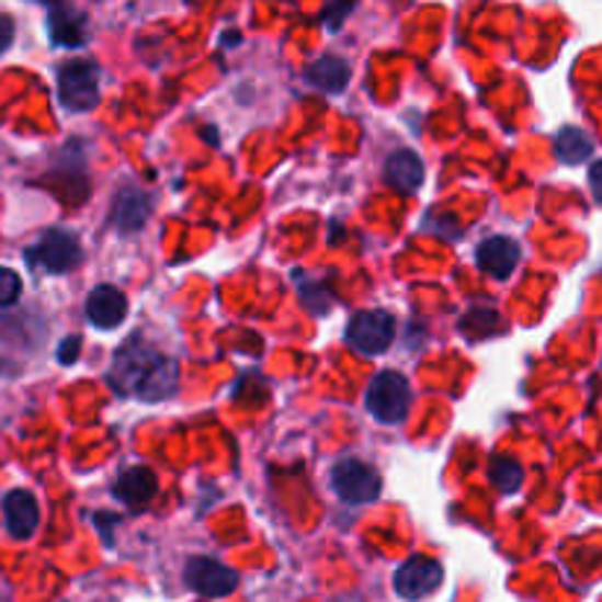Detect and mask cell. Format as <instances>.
<instances>
[{
    "instance_id": "6da1fadb",
    "label": "cell",
    "mask_w": 602,
    "mask_h": 602,
    "mask_svg": "<svg viewBox=\"0 0 602 602\" xmlns=\"http://www.w3.org/2000/svg\"><path fill=\"white\" fill-rule=\"evenodd\" d=\"M177 383H180V367L174 359L138 338H129L112 359L110 385L121 397L159 402L177 391Z\"/></svg>"
},
{
    "instance_id": "7a4b0ae2",
    "label": "cell",
    "mask_w": 602,
    "mask_h": 602,
    "mask_svg": "<svg viewBox=\"0 0 602 602\" xmlns=\"http://www.w3.org/2000/svg\"><path fill=\"white\" fill-rule=\"evenodd\" d=\"M56 82L59 103L68 112H92L101 103V68L92 59H68Z\"/></svg>"
},
{
    "instance_id": "3957f363",
    "label": "cell",
    "mask_w": 602,
    "mask_h": 602,
    "mask_svg": "<svg viewBox=\"0 0 602 602\" xmlns=\"http://www.w3.org/2000/svg\"><path fill=\"white\" fill-rule=\"evenodd\" d=\"M365 406L379 423H400L411 409L409 379L397 371H379L367 385Z\"/></svg>"
},
{
    "instance_id": "277c9868",
    "label": "cell",
    "mask_w": 602,
    "mask_h": 602,
    "mask_svg": "<svg viewBox=\"0 0 602 602\" xmlns=\"http://www.w3.org/2000/svg\"><path fill=\"white\" fill-rule=\"evenodd\" d=\"M329 482L341 500L353 502V506L374 502L383 491V476L362 458H338L329 474Z\"/></svg>"
},
{
    "instance_id": "5b68a950",
    "label": "cell",
    "mask_w": 602,
    "mask_h": 602,
    "mask_svg": "<svg viewBox=\"0 0 602 602\" xmlns=\"http://www.w3.org/2000/svg\"><path fill=\"white\" fill-rule=\"evenodd\" d=\"M27 262L47 271V274H68L82 262L80 238L68 229H47L45 236L27 250Z\"/></svg>"
},
{
    "instance_id": "8992f818",
    "label": "cell",
    "mask_w": 602,
    "mask_h": 602,
    "mask_svg": "<svg viewBox=\"0 0 602 602\" xmlns=\"http://www.w3.org/2000/svg\"><path fill=\"white\" fill-rule=\"evenodd\" d=\"M350 348H356L365 356H379L391 348L394 341V318L383 309L356 311L348 323Z\"/></svg>"
},
{
    "instance_id": "52a82bcc",
    "label": "cell",
    "mask_w": 602,
    "mask_h": 602,
    "mask_svg": "<svg viewBox=\"0 0 602 602\" xmlns=\"http://www.w3.org/2000/svg\"><path fill=\"white\" fill-rule=\"evenodd\" d=\"M441 582H444V567L427 556L402 561L394 573V591L400 593L402 600H423L432 591H439Z\"/></svg>"
},
{
    "instance_id": "ba28073f",
    "label": "cell",
    "mask_w": 602,
    "mask_h": 602,
    "mask_svg": "<svg viewBox=\"0 0 602 602\" xmlns=\"http://www.w3.org/2000/svg\"><path fill=\"white\" fill-rule=\"evenodd\" d=\"M185 584L201 597H227L238 588V573L218 558L197 556L185 565Z\"/></svg>"
},
{
    "instance_id": "9c48e42d",
    "label": "cell",
    "mask_w": 602,
    "mask_h": 602,
    "mask_svg": "<svg viewBox=\"0 0 602 602\" xmlns=\"http://www.w3.org/2000/svg\"><path fill=\"white\" fill-rule=\"evenodd\" d=\"M476 265L493 280H506L514 274V268L521 265V247L506 236L485 238L482 245L476 247Z\"/></svg>"
},
{
    "instance_id": "30bf717a",
    "label": "cell",
    "mask_w": 602,
    "mask_h": 602,
    "mask_svg": "<svg viewBox=\"0 0 602 602\" xmlns=\"http://www.w3.org/2000/svg\"><path fill=\"white\" fill-rule=\"evenodd\" d=\"M127 297L115 285H98L89 300H86V315L98 329H115L127 318Z\"/></svg>"
},
{
    "instance_id": "8fae6325",
    "label": "cell",
    "mask_w": 602,
    "mask_h": 602,
    "mask_svg": "<svg viewBox=\"0 0 602 602\" xmlns=\"http://www.w3.org/2000/svg\"><path fill=\"white\" fill-rule=\"evenodd\" d=\"M3 521L12 538L27 541L38 530V500L30 491H10L3 500Z\"/></svg>"
},
{
    "instance_id": "7c38bea8",
    "label": "cell",
    "mask_w": 602,
    "mask_h": 602,
    "mask_svg": "<svg viewBox=\"0 0 602 602\" xmlns=\"http://www.w3.org/2000/svg\"><path fill=\"white\" fill-rule=\"evenodd\" d=\"M147 218H150V197L136 185L121 189L115 203H112V220H115L118 232H124V236L138 232L147 224Z\"/></svg>"
},
{
    "instance_id": "4fadbf2b",
    "label": "cell",
    "mask_w": 602,
    "mask_h": 602,
    "mask_svg": "<svg viewBox=\"0 0 602 602\" xmlns=\"http://www.w3.org/2000/svg\"><path fill=\"white\" fill-rule=\"evenodd\" d=\"M112 493H115L127 509H145L147 502L156 497V474L145 465L129 467V470H124V474L118 476V482L112 485Z\"/></svg>"
},
{
    "instance_id": "5bb4252c",
    "label": "cell",
    "mask_w": 602,
    "mask_h": 602,
    "mask_svg": "<svg viewBox=\"0 0 602 602\" xmlns=\"http://www.w3.org/2000/svg\"><path fill=\"white\" fill-rule=\"evenodd\" d=\"M385 183L397 189L400 194H414L423 183V162L414 150H397L385 162Z\"/></svg>"
},
{
    "instance_id": "9a60e30c",
    "label": "cell",
    "mask_w": 602,
    "mask_h": 602,
    "mask_svg": "<svg viewBox=\"0 0 602 602\" xmlns=\"http://www.w3.org/2000/svg\"><path fill=\"white\" fill-rule=\"evenodd\" d=\"M306 80L311 86H318L323 92H344V86L350 82V65L341 56H318L315 63L306 68Z\"/></svg>"
},
{
    "instance_id": "2e32d148",
    "label": "cell",
    "mask_w": 602,
    "mask_h": 602,
    "mask_svg": "<svg viewBox=\"0 0 602 602\" xmlns=\"http://www.w3.org/2000/svg\"><path fill=\"white\" fill-rule=\"evenodd\" d=\"M50 36L56 45L77 47L86 42V19L71 7H56L50 12Z\"/></svg>"
},
{
    "instance_id": "e0dca14e",
    "label": "cell",
    "mask_w": 602,
    "mask_h": 602,
    "mask_svg": "<svg viewBox=\"0 0 602 602\" xmlns=\"http://www.w3.org/2000/svg\"><path fill=\"white\" fill-rule=\"evenodd\" d=\"M593 154V141L584 136L579 127H565L558 129L556 136V156L565 164H579L584 159H591Z\"/></svg>"
},
{
    "instance_id": "ac0fdd59",
    "label": "cell",
    "mask_w": 602,
    "mask_h": 602,
    "mask_svg": "<svg viewBox=\"0 0 602 602\" xmlns=\"http://www.w3.org/2000/svg\"><path fill=\"white\" fill-rule=\"evenodd\" d=\"M488 476H491V482L497 485L502 493H514L521 491L523 485V465L511 456H493L491 467H488Z\"/></svg>"
},
{
    "instance_id": "d6986e66",
    "label": "cell",
    "mask_w": 602,
    "mask_h": 602,
    "mask_svg": "<svg viewBox=\"0 0 602 602\" xmlns=\"http://www.w3.org/2000/svg\"><path fill=\"white\" fill-rule=\"evenodd\" d=\"M21 297V276L12 268H0V306H12Z\"/></svg>"
},
{
    "instance_id": "ffe728a7",
    "label": "cell",
    "mask_w": 602,
    "mask_h": 602,
    "mask_svg": "<svg viewBox=\"0 0 602 602\" xmlns=\"http://www.w3.org/2000/svg\"><path fill=\"white\" fill-rule=\"evenodd\" d=\"M353 7H356V0H329L327 10H323V24L336 33V30H341L350 12H353Z\"/></svg>"
},
{
    "instance_id": "44dd1931",
    "label": "cell",
    "mask_w": 602,
    "mask_h": 602,
    "mask_svg": "<svg viewBox=\"0 0 602 602\" xmlns=\"http://www.w3.org/2000/svg\"><path fill=\"white\" fill-rule=\"evenodd\" d=\"M77 356H80V336L65 338L63 344H59V362H63V365H73Z\"/></svg>"
},
{
    "instance_id": "7402d4cb",
    "label": "cell",
    "mask_w": 602,
    "mask_h": 602,
    "mask_svg": "<svg viewBox=\"0 0 602 602\" xmlns=\"http://www.w3.org/2000/svg\"><path fill=\"white\" fill-rule=\"evenodd\" d=\"M12 38H15V21L0 12V54H7V50H10Z\"/></svg>"
},
{
    "instance_id": "603a6c76",
    "label": "cell",
    "mask_w": 602,
    "mask_h": 602,
    "mask_svg": "<svg viewBox=\"0 0 602 602\" xmlns=\"http://www.w3.org/2000/svg\"><path fill=\"white\" fill-rule=\"evenodd\" d=\"M588 180H591V192L593 197H597V203H602V159L591 164V174H588Z\"/></svg>"
}]
</instances>
